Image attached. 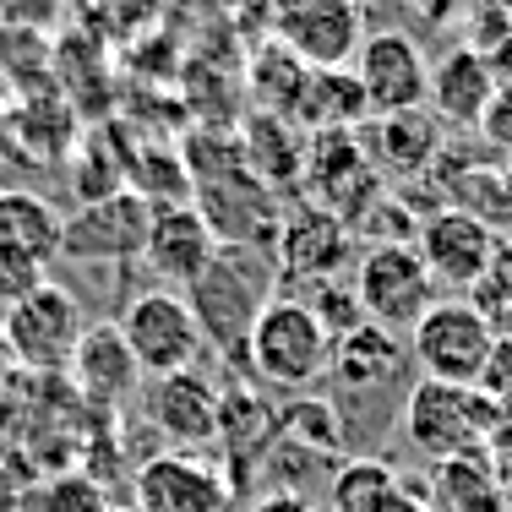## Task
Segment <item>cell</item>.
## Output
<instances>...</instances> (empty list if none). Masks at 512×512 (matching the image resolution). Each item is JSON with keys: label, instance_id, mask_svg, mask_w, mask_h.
<instances>
[{"label": "cell", "instance_id": "6da1fadb", "mask_svg": "<svg viewBox=\"0 0 512 512\" xmlns=\"http://www.w3.org/2000/svg\"><path fill=\"white\" fill-rule=\"evenodd\" d=\"M278 295V267L273 251L262 246H218V256L202 267V278L186 289V306L202 327L207 349H224L229 360H240L251 322L262 306Z\"/></svg>", "mask_w": 512, "mask_h": 512}, {"label": "cell", "instance_id": "7a4b0ae2", "mask_svg": "<svg viewBox=\"0 0 512 512\" xmlns=\"http://www.w3.org/2000/svg\"><path fill=\"white\" fill-rule=\"evenodd\" d=\"M240 360H246L251 376L262 387H273V393H311V387L327 376L333 338L322 333V322L311 316L306 300L278 289V295L262 306V316L251 322Z\"/></svg>", "mask_w": 512, "mask_h": 512}, {"label": "cell", "instance_id": "3957f363", "mask_svg": "<svg viewBox=\"0 0 512 512\" xmlns=\"http://www.w3.org/2000/svg\"><path fill=\"white\" fill-rule=\"evenodd\" d=\"M496 409L480 387H447V382H414L404 398V442L431 463H453L485 453L496 431Z\"/></svg>", "mask_w": 512, "mask_h": 512}, {"label": "cell", "instance_id": "277c9868", "mask_svg": "<svg viewBox=\"0 0 512 512\" xmlns=\"http://www.w3.org/2000/svg\"><path fill=\"white\" fill-rule=\"evenodd\" d=\"M115 327H120V338H126L131 360H137L142 382L175 376V371H197V360L207 355L202 327H197V316H191L186 295H175V289H164V284L131 295Z\"/></svg>", "mask_w": 512, "mask_h": 512}, {"label": "cell", "instance_id": "5b68a950", "mask_svg": "<svg viewBox=\"0 0 512 512\" xmlns=\"http://www.w3.org/2000/svg\"><path fill=\"white\" fill-rule=\"evenodd\" d=\"M496 344V327L463 295L436 300L420 322L409 327V360L420 365V382H447V387H474L485 371V355Z\"/></svg>", "mask_w": 512, "mask_h": 512}, {"label": "cell", "instance_id": "8992f818", "mask_svg": "<svg viewBox=\"0 0 512 512\" xmlns=\"http://www.w3.org/2000/svg\"><path fill=\"white\" fill-rule=\"evenodd\" d=\"M349 284H355V295H360L365 322L387 327V333H409V327L442 300L431 267L420 262L414 246H360Z\"/></svg>", "mask_w": 512, "mask_h": 512}, {"label": "cell", "instance_id": "52a82bcc", "mask_svg": "<svg viewBox=\"0 0 512 512\" xmlns=\"http://www.w3.org/2000/svg\"><path fill=\"white\" fill-rule=\"evenodd\" d=\"M355 256L360 240L344 218L322 213V207H300V213H284L273 235V267H278V284L284 295H306L316 284H333V278L355 273Z\"/></svg>", "mask_w": 512, "mask_h": 512}, {"label": "cell", "instance_id": "ba28073f", "mask_svg": "<svg viewBox=\"0 0 512 512\" xmlns=\"http://www.w3.org/2000/svg\"><path fill=\"white\" fill-rule=\"evenodd\" d=\"M82 333V306L71 289H60L55 278L39 284L28 300H17L6 316H0V338H6V355L28 371H66L71 355H77Z\"/></svg>", "mask_w": 512, "mask_h": 512}, {"label": "cell", "instance_id": "9c48e42d", "mask_svg": "<svg viewBox=\"0 0 512 512\" xmlns=\"http://www.w3.org/2000/svg\"><path fill=\"white\" fill-rule=\"evenodd\" d=\"M148 229H153V207L131 186H120L99 202H82L77 213L66 218L60 256H66V262H142Z\"/></svg>", "mask_w": 512, "mask_h": 512}, {"label": "cell", "instance_id": "30bf717a", "mask_svg": "<svg viewBox=\"0 0 512 512\" xmlns=\"http://www.w3.org/2000/svg\"><path fill=\"white\" fill-rule=\"evenodd\" d=\"M355 82H360L365 104H371V120L376 115H409V109H420L425 93H431V60H425V50L409 33L387 28V33L360 39Z\"/></svg>", "mask_w": 512, "mask_h": 512}, {"label": "cell", "instance_id": "8fae6325", "mask_svg": "<svg viewBox=\"0 0 512 512\" xmlns=\"http://www.w3.org/2000/svg\"><path fill=\"white\" fill-rule=\"evenodd\" d=\"M414 251H420L425 267H431L436 289H458V295H469V289L496 267L502 240H496L480 218L458 213V207H436V213L420 218Z\"/></svg>", "mask_w": 512, "mask_h": 512}, {"label": "cell", "instance_id": "7c38bea8", "mask_svg": "<svg viewBox=\"0 0 512 512\" xmlns=\"http://www.w3.org/2000/svg\"><path fill=\"white\" fill-rule=\"evenodd\" d=\"M278 44L300 55L311 71H338L360 50V6L355 0H267Z\"/></svg>", "mask_w": 512, "mask_h": 512}, {"label": "cell", "instance_id": "4fadbf2b", "mask_svg": "<svg viewBox=\"0 0 512 512\" xmlns=\"http://www.w3.org/2000/svg\"><path fill=\"white\" fill-rule=\"evenodd\" d=\"M137 512H229V474L213 469L202 453H153L131 474Z\"/></svg>", "mask_w": 512, "mask_h": 512}, {"label": "cell", "instance_id": "5bb4252c", "mask_svg": "<svg viewBox=\"0 0 512 512\" xmlns=\"http://www.w3.org/2000/svg\"><path fill=\"white\" fill-rule=\"evenodd\" d=\"M148 425L169 442V453H207L218 436V387L202 371H175L148 382Z\"/></svg>", "mask_w": 512, "mask_h": 512}, {"label": "cell", "instance_id": "9a60e30c", "mask_svg": "<svg viewBox=\"0 0 512 512\" xmlns=\"http://www.w3.org/2000/svg\"><path fill=\"white\" fill-rule=\"evenodd\" d=\"M213 256H218V235L207 229V218L191 202L153 207V229H148V251H142V262L164 278V289L186 295Z\"/></svg>", "mask_w": 512, "mask_h": 512}, {"label": "cell", "instance_id": "2e32d148", "mask_svg": "<svg viewBox=\"0 0 512 512\" xmlns=\"http://www.w3.org/2000/svg\"><path fill=\"white\" fill-rule=\"evenodd\" d=\"M404 365H409V349L398 344V333L365 322L333 344V360H327L322 382L333 387L338 398H376L404 376Z\"/></svg>", "mask_w": 512, "mask_h": 512}, {"label": "cell", "instance_id": "e0dca14e", "mask_svg": "<svg viewBox=\"0 0 512 512\" xmlns=\"http://www.w3.org/2000/svg\"><path fill=\"white\" fill-rule=\"evenodd\" d=\"M360 148L376 175H420L442 158V120L409 109V115H376L360 126Z\"/></svg>", "mask_w": 512, "mask_h": 512}, {"label": "cell", "instance_id": "ac0fdd59", "mask_svg": "<svg viewBox=\"0 0 512 512\" xmlns=\"http://www.w3.org/2000/svg\"><path fill=\"white\" fill-rule=\"evenodd\" d=\"M273 442H278V404L262 387H229V393H218L213 447H224L229 474H256Z\"/></svg>", "mask_w": 512, "mask_h": 512}, {"label": "cell", "instance_id": "d6986e66", "mask_svg": "<svg viewBox=\"0 0 512 512\" xmlns=\"http://www.w3.org/2000/svg\"><path fill=\"white\" fill-rule=\"evenodd\" d=\"M66 376L77 382V393L88 398V404H99V409L126 404V398L142 387V371H137V360H131V349H126V338H120L115 322L88 327V333H82V344H77V355H71Z\"/></svg>", "mask_w": 512, "mask_h": 512}, {"label": "cell", "instance_id": "ffe728a7", "mask_svg": "<svg viewBox=\"0 0 512 512\" xmlns=\"http://www.w3.org/2000/svg\"><path fill=\"white\" fill-rule=\"evenodd\" d=\"M491 99H496V77H491V66H485L480 50L458 44V50H447L431 66V93H425V104H431V115L442 120V126H480V115L491 109Z\"/></svg>", "mask_w": 512, "mask_h": 512}, {"label": "cell", "instance_id": "44dd1931", "mask_svg": "<svg viewBox=\"0 0 512 512\" xmlns=\"http://www.w3.org/2000/svg\"><path fill=\"white\" fill-rule=\"evenodd\" d=\"M60 240H66V218L44 197L0 191V251L6 256H28V262L50 267L60 262Z\"/></svg>", "mask_w": 512, "mask_h": 512}, {"label": "cell", "instance_id": "7402d4cb", "mask_svg": "<svg viewBox=\"0 0 512 512\" xmlns=\"http://www.w3.org/2000/svg\"><path fill=\"white\" fill-rule=\"evenodd\" d=\"M295 115L306 120L311 131H360L365 120H371V104H365L355 71H311Z\"/></svg>", "mask_w": 512, "mask_h": 512}, {"label": "cell", "instance_id": "603a6c76", "mask_svg": "<svg viewBox=\"0 0 512 512\" xmlns=\"http://www.w3.org/2000/svg\"><path fill=\"white\" fill-rule=\"evenodd\" d=\"M278 442L333 463L344 453V414H338L333 398L300 393V398H289V404H278Z\"/></svg>", "mask_w": 512, "mask_h": 512}, {"label": "cell", "instance_id": "cb8c5ba5", "mask_svg": "<svg viewBox=\"0 0 512 512\" xmlns=\"http://www.w3.org/2000/svg\"><path fill=\"white\" fill-rule=\"evenodd\" d=\"M431 507L436 512H502V474H496V463L485 453L436 463Z\"/></svg>", "mask_w": 512, "mask_h": 512}, {"label": "cell", "instance_id": "d4e9b609", "mask_svg": "<svg viewBox=\"0 0 512 512\" xmlns=\"http://www.w3.org/2000/svg\"><path fill=\"white\" fill-rule=\"evenodd\" d=\"M447 207L480 218L496 240L512 235V164L507 169H496V164H463V175H458V186H453V202H447Z\"/></svg>", "mask_w": 512, "mask_h": 512}, {"label": "cell", "instance_id": "484cf974", "mask_svg": "<svg viewBox=\"0 0 512 512\" xmlns=\"http://www.w3.org/2000/svg\"><path fill=\"white\" fill-rule=\"evenodd\" d=\"M306 82H311V66L300 55H289L278 39L251 55V93L262 99V115H295Z\"/></svg>", "mask_w": 512, "mask_h": 512}, {"label": "cell", "instance_id": "4316f807", "mask_svg": "<svg viewBox=\"0 0 512 512\" xmlns=\"http://www.w3.org/2000/svg\"><path fill=\"white\" fill-rule=\"evenodd\" d=\"M398 491V469L387 458H344L327 480V512H371Z\"/></svg>", "mask_w": 512, "mask_h": 512}, {"label": "cell", "instance_id": "83f0119b", "mask_svg": "<svg viewBox=\"0 0 512 512\" xmlns=\"http://www.w3.org/2000/svg\"><path fill=\"white\" fill-rule=\"evenodd\" d=\"M355 240L360 246H414V235H420V213H414L409 202H398V197H376L365 213L355 218Z\"/></svg>", "mask_w": 512, "mask_h": 512}, {"label": "cell", "instance_id": "f1b7e54d", "mask_svg": "<svg viewBox=\"0 0 512 512\" xmlns=\"http://www.w3.org/2000/svg\"><path fill=\"white\" fill-rule=\"evenodd\" d=\"M311 306V316L322 322V333L333 338H349L355 327H365V311H360V295H355V284L349 278H333V284H316V289H306L300 295Z\"/></svg>", "mask_w": 512, "mask_h": 512}, {"label": "cell", "instance_id": "f546056e", "mask_svg": "<svg viewBox=\"0 0 512 512\" xmlns=\"http://www.w3.org/2000/svg\"><path fill=\"white\" fill-rule=\"evenodd\" d=\"M104 491L88 480V474H60V480L28 485L22 496V512H104Z\"/></svg>", "mask_w": 512, "mask_h": 512}, {"label": "cell", "instance_id": "4dcf8cb0", "mask_svg": "<svg viewBox=\"0 0 512 512\" xmlns=\"http://www.w3.org/2000/svg\"><path fill=\"white\" fill-rule=\"evenodd\" d=\"M474 387H480L502 414L512 409V333H496V344H491V355H485V371Z\"/></svg>", "mask_w": 512, "mask_h": 512}, {"label": "cell", "instance_id": "1f68e13d", "mask_svg": "<svg viewBox=\"0 0 512 512\" xmlns=\"http://www.w3.org/2000/svg\"><path fill=\"white\" fill-rule=\"evenodd\" d=\"M39 284H50V267L28 262V256H6V251H0V311H11L17 300H28Z\"/></svg>", "mask_w": 512, "mask_h": 512}, {"label": "cell", "instance_id": "d6a6232c", "mask_svg": "<svg viewBox=\"0 0 512 512\" xmlns=\"http://www.w3.org/2000/svg\"><path fill=\"white\" fill-rule=\"evenodd\" d=\"M480 131L485 142H491L496 153H507L512 158V88H496V99H491V109L480 115Z\"/></svg>", "mask_w": 512, "mask_h": 512}, {"label": "cell", "instance_id": "836d02e7", "mask_svg": "<svg viewBox=\"0 0 512 512\" xmlns=\"http://www.w3.org/2000/svg\"><path fill=\"white\" fill-rule=\"evenodd\" d=\"M251 512H327V507L311 502V496H295V491H267V496H256Z\"/></svg>", "mask_w": 512, "mask_h": 512}, {"label": "cell", "instance_id": "e575fe53", "mask_svg": "<svg viewBox=\"0 0 512 512\" xmlns=\"http://www.w3.org/2000/svg\"><path fill=\"white\" fill-rule=\"evenodd\" d=\"M371 512H431V502H425V496H420V491H414V485H409V480H398V491H393V496H387V502H376Z\"/></svg>", "mask_w": 512, "mask_h": 512}, {"label": "cell", "instance_id": "d590c367", "mask_svg": "<svg viewBox=\"0 0 512 512\" xmlns=\"http://www.w3.org/2000/svg\"><path fill=\"white\" fill-rule=\"evenodd\" d=\"M485 458H491V463H512V409L496 414V431H491V442H485Z\"/></svg>", "mask_w": 512, "mask_h": 512}, {"label": "cell", "instance_id": "8d00e7d4", "mask_svg": "<svg viewBox=\"0 0 512 512\" xmlns=\"http://www.w3.org/2000/svg\"><path fill=\"white\" fill-rule=\"evenodd\" d=\"M496 474H502V512H512V463H496Z\"/></svg>", "mask_w": 512, "mask_h": 512}, {"label": "cell", "instance_id": "74e56055", "mask_svg": "<svg viewBox=\"0 0 512 512\" xmlns=\"http://www.w3.org/2000/svg\"><path fill=\"white\" fill-rule=\"evenodd\" d=\"M104 512H137V507H104Z\"/></svg>", "mask_w": 512, "mask_h": 512}, {"label": "cell", "instance_id": "f35d334b", "mask_svg": "<svg viewBox=\"0 0 512 512\" xmlns=\"http://www.w3.org/2000/svg\"><path fill=\"white\" fill-rule=\"evenodd\" d=\"M502 11H507V17H512V0H507V6H502Z\"/></svg>", "mask_w": 512, "mask_h": 512}, {"label": "cell", "instance_id": "ab89813d", "mask_svg": "<svg viewBox=\"0 0 512 512\" xmlns=\"http://www.w3.org/2000/svg\"><path fill=\"white\" fill-rule=\"evenodd\" d=\"M507 333H512V327H507Z\"/></svg>", "mask_w": 512, "mask_h": 512}]
</instances>
